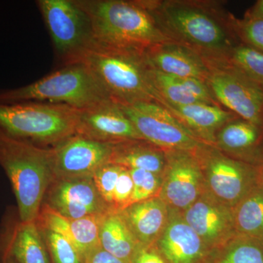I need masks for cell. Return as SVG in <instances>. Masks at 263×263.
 I'll use <instances>...</instances> for the list:
<instances>
[{"label": "cell", "mask_w": 263, "mask_h": 263, "mask_svg": "<svg viewBox=\"0 0 263 263\" xmlns=\"http://www.w3.org/2000/svg\"><path fill=\"white\" fill-rule=\"evenodd\" d=\"M143 1L173 41L192 48L203 58H224L240 43L230 26V13L216 3Z\"/></svg>", "instance_id": "cell-1"}, {"label": "cell", "mask_w": 263, "mask_h": 263, "mask_svg": "<svg viewBox=\"0 0 263 263\" xmlns=\"http://www.w3.org/2000/svg\"><path fill=\"white\" fill-rule=\"evenodd\" d=\"M89 17L92 38L119 49L144 53L175 42L161 28L143 0H76Z\"/></svg>", "instance_id": "cell-2"}, {"label": "cell", "mask_w": 263, "mask_h": 263, "mask_svg": "<svg viewBox=\"0 0 263 263\" xmlns=\"http://www.w3.org/2000/svg\"><path fill=\"white\" fill-rule=\"evenodd\" d=\"M64 62L65 65L81 63L89 67L114 103H162L152 84L144 53L110 47L92 38Z\"/></svg>", "instance_id": "cell-3"}, {"label": "cell", "mask_w": 263, "mask_h": 263, "mask_svg": "<svg viewBox=\"0 0 263 263\" xmlns=\"http://www.w3.org/2000/svg\"><path fill=\"white\" fill-rule=\"evenodd\" d=\"M0 166L11 183L20 220L37 221L54 179L51 148H42L0 129Z\"/></svg>", "instance_id": "cell-4"}, {"label": "cell", "mask_w": 263, "mask_h": 263, "mask_svg": "<svg viewBox=\"0 0 263 263\" xmlns=\"http://www.w3.org/2000/svg\"><path fill=\"white\" fill-rule=\"evenodd\" d=\"M65 65L32 84L2 90L0 103L42 102L63 104L80 110L110 100L89 67L81 63Z\"/></svg>", "instance_id": "cell-5"}, {"label": "cell", "mask_w": 263, "mask_h": 263, "mask_svg": "<svg viewBox=\"0 0 263 263\" xmlns=\"http://www.w3.org/2000/svg\"><path fill=\"white\" fill-rule=\"evenodd\" d=\"M79 110L63 104L0 103V129L34 144H53L76 134Z\"/></svg>", "instance_id": "cell-6"}, {"label": "cell", "mask_w": 263, "mask_h": 263, "mask_svg": "<svg viewBox=\"0 0 263 263\" xmlns=\"http://www.w3.org/2000/svg\"><path fill=\"white\" fill-rule=\"evenodd\" d=\"M204 59L209 69L206 84L217 103L263 128V88L224 59Z\"/></svg>", "instance_id": "cell-7"}, {"label": "cell", "mask_w": 263, "mask_h": 263, "mask_svg": "<svg viewBox=\"0 0 263 263\" xmlns=\"http://www.w3.org/2000/svg\"><path fill=\"white\" fill-rule=\"evenodd\" d=\"M195 155L205 190L232 209L259 183L255 166L232 158L216 147L203 145Z\"/></svg>", "instance_id": "cell-8"}, {"label": "cell", "mask_w": 263, "mask_h": 263, "mask_svg": "<svg viewBox=\"0 0 263 263\" xmlns=\"http://www.w3.org/2000/svg\"><path fill=\"white\" fill-rule=\"evenodd\" d=\"M144 141L164 151L195 152L205 145L157 102L118 104Z\"/></svg>", "instance_id": "cell-9"}, {"label": "cell", "mask_w": 263, "mask_h": 263, "mask_svg": "<svg viewBox=\"0 0 263 263\" xmlns=\"http://www.w3.org/2000/svg\"><path fill=\"white\" fill-rule=\"evenodd\" d=\"M37 5L55 49L64 62L92 39L89 17L76 0H38Z\"/></svg>", "instance_id": "cell-10"}, {"label": "cell", "mask_w": 263, "mask_h": 263, "mask_svg": "<svg viewBox=\"0 0 263 263\" xmlns=\"http://www.w3.org/2000/svg\"><path fill=\"white\" fill-rule=\"evenodd\" d=\"M165 155L159 197L170 211L182 214L205 191L201 167L195 152L165 151Z\"/></svg>", "instance_id": "cell-11"}, {"label": "cell", "mask_w": 263, "mask_h": 263, "mask_svg": "<svg viewBox=\"0 0 263 263\" xmlns=\"http://www.w3.org/2000/svg\"><path fill=\"white\" fill-rule=\"evenodd\" d=\"M114 143L75 134L51 148L54 179L92 176L110 162Z\"/></svg>", "instance_id": "cell-12"}, {"label": "cell", "mask_w": 263, "mask_h": 263, "mask_svg": "<svg viewBox=\"0 0 263 263\" xmlns=\"http://www.w3.org/2000/svg\"><path fill=\"white\" fill-rule=\"evenodd\" d=\"M43 204L60 215L74 219L103 215L110 211L92 176L53 179Z\"/></svg>", "instance_id": "cell-13"}, {"label": "cell", "mask_w": 263, "mask_h": 263, "mask_svg": "<svg viewBox=\"0 0 263 263\" xmlns=\"http://www.w3.org/2000/svg\"><path fill=\"white\" fill-rule=\"evenodd\" d=\"M184 220L212 251L236 235L233 210L206 190L182 213Z\"/></svg>", "instance_id": "cell-14"}, {"label": "cell", "mask_w": 263, "mask_h": 263, "mask_svg": "<svg viewBox=\"0 0 263 263\" xmlns=\"http://www.w3.org/2000/svg\"><path fill=\"white\" fill-rule=\"evenodd\" d=\"M76 134L110 143L143 140L122 108L111 100L79 110Z\"/></svg>", "instance_id": "cell-15"}, {"label": "cell", "mask_w": 263, "mask_h": 263, "mask_svg": "<svg viewBox=\"0 0 263 263\" xmlns=\"http://www.w3.org/2000/svg\"><path fill=\"white\" fill-rule=\"evenodd\" d=\"M50 263L49 254L37 221L24 222L8 216L0 231V262Z\"/></svg>", "instance_id": "cell-16"}, {"label": "cell", "mask_w": 263, "mask_h": 263, "mask_svg": "<svg viewBox=\"0 0 263 263\" xmlns=\"http://www.w3.org/2000/svg\"><path fill=\"white\" fill-rule=\"evenodd\" d=\"M165 230L155 243L167 263H209L212 251L183 219L170 211Z\"/></svg>", "instance_id": "cell-17"}, {"label": "cell", "mask_w": 263, "mask_h": 263, "mask_svg": "<svg viewBox=\"0 0 263 263\" xmlns=\"http://www.w3.org/2000/svg\"><path fill=\"white\" fill-rule=\"evenodd\" d=\"M147 65L152 70L177 78H187L206 82L209 75L207 62L192 48L171 42L151 48L144 53Z\"/></svg>", "instance_id": "cell-18"}, {"label": "cell", "mask_w": 263, "mask_h": 263, "mask_svg": "<svg viewBox=\"0 0 263 263\" xmlns=\"http://www.w3.org/2000/svg\"><path fill=\"white\" fill-rule=\"evenodd\" d=\"M105 214L70 219L43 204L37 222L41 228L59 233L68 240L84 263L87 256L100 246V223Z\"/></svg>", "instance_id": "cell-19"}, {"label": "cell", "mask_w": 263, "mask_h": 263, "mask_svg": "<svg viewBox=\"0 0 263 263\" xmlns=\"http://www.w3.org/2000/svg\"><path fill=\"white\" fill-rule=\"evenodd\" d=\"M186 129L207 145L214 146L216 133L228 122L239 118L219 105L195 103L186 105L164 104Z\"/></svg>", "instance_id": "cell-20"}, {"label": "cell", "mask_w": 263, "mask_h": 263, "mask_svg": "<svg viewBox=\"0 0 263 263\" xmlns=\"http://www.w3.org/2000/svg\"><path fill=\"white\" fill-rule=\"evenodd\" d=\"M119 212L140 245L146 247L155 245L169 221L168 208L160 197L135 202Z\"/></svg>", "instance_id": "cell-21"}, {"label": "cell", "mask_w": 263, "mask_h": 263, "mask_svg": "<svg viewBox=\"0 0 263 263\" xmlns=\"http://www.w3.org/2000/svg\"><path fill=\"white\" fill-rule=\"evenodd\" d=\"M263 144V128L238 118L216 133L218 150L235 160L254 164Z\"/></svg>", "instance_id": "cell-22"}, {"label": "cell", "mask_w": 263, "mask_h": 263, "mask_svg": "<svg viewBox=\"0 0 263 263\" xmlns=\"http://www.w3.org/2000/svg\"><path fill=\"white\" fill-rule=\"evenodd\" d=\"M151 78L154 87L162 99V105H186L195 103L219 105L206 82L204 81L174 77L152 69H151Z\"/></svg>", "instance_id": "cell-23"}, {"label": "cell", "mask_w": 263, "mask_h": 263, "mask_svg": "<svg viewBox=\"0 0 263 263\" xmlns=\"http://www.w3.org/2000/svg\"><path fill=\"white\" fill-rule=\"evenodd\" d=\"M109 163L127 169H140L163 174L165 151L144 140H129L114 143Z\"/></svg>", "instance_id": "cell-24"}, {"label": "cell", "mask_w": 263, "mask_h": 263, "mask_svg": "<svg viewBox=\"0 0 263 263\" xmlns=\"http://www.w3.org/2000/svg\"><path fill=\"white\" fill-rule=\"evenodd\" d=\"M99 240L102 248L125 263H129L142 247L120 212L114 211H109L103 216Z\"/></svg>", "instance_id": "cell-25"}, {"label": "cell", "mask_w": 263, "mask_h": 263, "mask_svg": "<svg viewBox=\"0 0 263 263\" xmlns=\"http://www.w3.org/2000/svg\"><path fill=\"white\" fill-rule=\"evenodd\" d=\"M236 234L263 242V186H255L233 209Z\"/></svg>", "instance_id": "cell-26"}, {"label": "cell", "mask_w": 263, "mask_h": 263, "mask_svg": "<svg viewBox=\"0 0 263 263\" xmlns=\"http://www.w3.org/2000/svg\"><path fill=\"white\" fill-rule=\"evenodd\" d=\"M209 263H263V242L236 234L212 251Z\"/></svg>", "instance_id": "cell-27"}, {"label": "cell", "mask_w": 263, "mask_h": 263, "mask_svg": "<svg viewBox=\"0 0 263 263\" xmlns=\"http://www.w3.org/2000/svg\"><path fill=\"white\" fill-rule=\"evenodd\" d=\"M222 59L263 88L262 53L239 43Z\"/></svg>", "instance_id": "cell-28"}, {"label": "cell", "mask_w": 263, "mask_h": 263, "mask_svg": "<svg viewBox=\"0 0 263 263\" xmlns=\"http://www.w3.org/2000/svg\"><path fill=\"white\" fill-rule=\"evenodd\" d=\"M230 23L240 44L263 54V19L246 14L243 18H238L230 14Z\"/></svg>", "instance_id": "cell-29"}, {"label": "cell", "mask_w": 263, "mask_h": 263, "mask_svg": "<svg viewBox=\"0 0 263 263\" xmlns=\"http://www.w3.org/2000/svg\"><path fill=\"white\" fill-rule=\"evenodd\" d=\"M134 189L130 204L159 197L162 183V174L140 169H129Z\"/></svg>", "instance_id": "cell-30"}, {"label": "cell", "mask_w": 263, "mask_h": 263, "mask_svg": "<svg viewBox=\"0 0 263 263\" xmlns=\"http://www.w3.org/2000/svg\"><path fill=\"white\" fill-rule=\"evenodd\" d=\"M40 229L53 263H84L73 246L65 237L46 228L40 227Z\"/></svg>", "instance_id": "cell-31"}, {"label": "cell", "mask_w": 263, "mask_h": 263, "mask_svg": "<svg viewBox=\"0 0 263 263\" xmlns=\"http://www.w3.org/2000/svg\"><path fill=\"white\" fill-rule=\"evenodd\" d=\"M122 168L117 164L108 163L100 167L92 176L99 193L110 211L113 205L114 190Z\"/></svg>", "instance_id": "cell-32"}, {"label": "cell", "mask_w": 263, "mask_h": 263, "mask_svg": "<svg viewBox=\"0 0 263 263\" xmlns=\"http://www.w3.org/2000/svg\"><path fill=\"white\" fill-rule=\"evenodd\" d=\"M133 189L134 184L129 169L123 167L114 190L111 211L121 212L129 206Z\"/></svg>", "instance_id": "cell-33"}, {"label": "cell", "mask_w": 263, "mask_h": 263, "mask_svg": "<svg viewBox=\"0 0 263 263\" xmlns=\"http://www.w3.org/2000/svg\"><path fill=\"white\" fill-rule=\"evenodd\" d=\"M129 263H167L155 245L142 246Z\"/></svg>", "instance_id": "cell-34"}, {"label": "cell", "mask_w": 263, "mask_h": 263, "mask_svg": "<svg viewBox=\"0 0 263 263\" xmlns=\"http://www.w3.org/2000/svg\"><path fill=\"white\" fill-rule=\"evenodd\" d=\"M84 263H125L122 259L117 258L113 254L109 253L100 245L95 248L87 256Z\"/></svg>", "instance_id": "cell-35"}, {"label": "cell", "mask_w": 263, "mask_h": 263, "mask_svg": "<svg viewBox=\"0 0 263 263\" xmlns=\"http://www.w3.org/2000/svg\"><path fill=\"white\" fill-rule=\"evenodd\" d=\"M246 15L263 19V0H259L255 5L246 13Z\"/></svg>", "instance_id": "cell-36"}, {"label": "cell", "mask_w": 263, "mask_h": 263, "mask_svg": "<svg viewBox=\"0 0 263 263\" xmlns=\"http://www.w3.org/2000/svg\"><path fill=\"white\" fill-rule=\"evenodd\" d=\"M254 165L255 166L256 170H257L259 184L263 186V144Z\"/></svg>", "instance_id": "cell-37"}, {"label": "cell", "mask_w": 263, "mask_h": 263, "mask_svg": "<svg viewBox=\"0 0 263 263\" xmlns=\"http://www.w3.org/2000/svg\"><path fill=\"white\" fill-rule=\"evenodd\" d=\"M1 263H16L15 261H13V259H5V260L2 261Z\"/></svg>", "instance_id": "cell-38"}]
</instances>
